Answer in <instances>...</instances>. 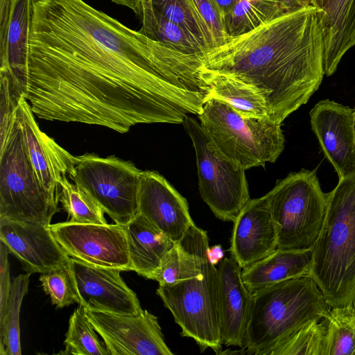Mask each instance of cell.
<instances>
[{"instance_id": "7", "label": "cell", "mask_w": 355, "mask_h": 355, "mask_svg": "<svg viewBox=\"0 0 355 355\" xmlns=\"http://www.w3.org/2000/svg\"><path fill=\"white\" fill-rule=\"evenodd\" d=\"M266 194L277 227V249L311 250L321 232L328 198L316 168L289 173Z\"/></svg>"}, {"instance_id": "29", "label": "cell", "mask_w": 355, "mask_h": 355, "mask_svg": "<svg viewBox=\"0 0 355 355\" xmlns=\"http://www.w3.org/2000/svg\"><path fill=\"white\" fill-rule=\"evenodd\" d=\"M96 331L89 320L85 307L81 304L74 310L69 320L65 334V349L60 352L76 355H110L104 341L96 335Z\"/></svg>"}, {"instance_id": "42", "label": "cell", "mask_w": 355, "mask_h": 355, "mask_svg": "<svg viewBox=\"0 0 355 355\" xmlns=\"http://www.w3.org/2000/svg\"><path fill=\"white\" fill-rule=\"evenodd\" d=\"M354 118H355V107L354 108Z\"/></svg>"}, {"instance_id": "39", "label": "cell", "mask_w": 355, "mask_h": 355, "mask_svg": "<svg viewBox=\"0 0 355 355\" xmlns=\"http://www.w3.org/2000/svg\"><path fill=\"white\" fill-rule=\"evenodd\" d=\"M149 0H112L114 3L130 8L139 17L143 6Z\"/></svg>"}, {"instance_id": "40", "label": "cell", "mask_w": 355, "mask_h": 355, "mask_svg": "<svg viewBox=\"0 0 355 355\" xmlns=\"http://www.w3.org/2000/svg\"><path fill=\"white\" fill-rule=\"evenodd\" d=\"M223 256L222 248L220 245H216L209 249V258L214 265L219 262Z\"/></svg>"}, {"instance_id": "14", "label": "cell", "mask_w": 355, "mask_h": 355, "mask_svg": "<svg viewBox=\"0 0 355 355\" xmlns=\"http://www.w3.org/2000/svg\"><path fill=\"white\" fill-rule=\"evenodd\" d=\"M137 212L174 243L195 224L186 198L156 171H141Z\"/></svg>"}, {"instance_id": "30", "label": "cell", "mask_w": 355, "mask_h": 355, "mask_svg": "<svg viewBox=\"0 0 355 355\" xmlns=\"http://www.w3.org/2000/svg\"><path fill=\"white\" fill-rule=\"evenodd\" d=\"M325 319L313 320L277 343L268 355H324Z\"/></svg>"}, {"instance_id": "24", "label": "cell", "mask_w": 355, "mask_h": 355, "mask_svg": "<svg viewBox=\"0 0 355 355\" xmlns=\"http://www.w3.org/2000/svg\"><path fill=\"white\" fill-rule=\"evenodd\" d=\"M209 88V96L231 105L245 118L269 119L267 103L257 88L231 77L201 71Z\"/></svg>"}, {"instance_id": "19", "label": "cell", "mask_w": 355, "mask_h": 355, "mask_svg": "<svg viewBox=\"0 0 355 355\" xmlns=\"http://www.w3.org/2000/svg\"><path fill=\"white\" fill-rule=\"evenodd\" d=\"M218 269L220 335L223 344L243 347L252 293L242 279V268L231 257H225Z\"/></svg>"}, {"instance_id": "37", "label": "cell", "mask_w": 355, "mask_h": 355, "mask_svg": "<svg viewBox=\"0 0 355 355\" xmlns=\"http://www.w3.org/2000/svg\"><path fill=\"white\" fill-rule=\"evenodd\" d=\"M286 13H291L311 6L315 7L314 0H277Z\"/></svg>"}, {"instance_id": "28", "label": "cell", "mask_w": 355, "mask_h": 355, "mask_svg": "<svg viewBox=\"0 0 355 355\" xmlns=\"http://www.w3.org/2000/svg\"><path fill=\"white\" fill-rule=\"evenodd\" d=\"M324 319V355H355V304L331 307Z\"/></svg>"}, {"instance_id": "41", "label": "cell", "mask_w": 355, "mask_h": 355, "mask_svg": "<svg viewBox=\"0 0 355 355\" xmlns=\"http://www.w3.org/2000/svg\"><path fill=\"white\" fill-rule=\"evenodd\" d=\"M329 0H314L315 7L322 10L328 3Z\"/></svg>"}, {"instance_id": "35", "label": "cell", "mask_w": 355, "mask_h": 355, "mask_svg": "<svg viewBox=\"0 0 355 355\" xmlns=\"http://www.w3.org/2000/svg\"><path fill=\"white\" fill-rule=\"evenodd\" d=\"M198 17L208 31L215 47L224 43L229 37L221 19L209 0H190Z\"/></svg>"}, {"instance_id": "38", "label": "cell", "mask_w": 355, "mask_h": 355, "mask_svg": "<svg viewBox=\"0 0 355 355\" xmlns=\"http://www.w3.org/2000/svg\"><path fill=\"white\" fill-rule=\"evenodd\" d=\"M214 8L218 13L221 21L222 18L227 15L238 3L239 0H209Z\"/></svg>"}, {"instance_id": "12", "label": "cell", "mask_w": 355, "mask_h": 355, "mask_svg": "<svg viewBox=\"0 0 355 355\" xmlns=\"http://www.w3.org/2000/svg\"><path fill=\"white\" fill-rule=\"evenodd\" d=\"M86 315L110 355H173L157 316L147 310L121 315L85 308Z\"/></svg>"}, {"instance_id": "4", "label": "cell", "mask_w": 355, "mask_h": 355, "mask_svg": "<svg viewBox=\"0 0 355 355\" xmlns=\"http://www.w3.org/2000/svg\"><path fill=\"white\" fill-rule=\"evenodd\" d=\"M309 275L279 282L252 293L245 346L248 354L268 355L280 340L331 309Z\"/></svg>"}, {"instance_id": "34", "label": "cell", "mask_w": 355, "mask_h": 355, "mask_svg": "<svg viewBox=\"0 0 355 355\" xmlns=\"http://www.w3.org/2000/svg\"><path fill=\"white\" fill-rule=\"evenodd\" d=\"M0 144H1L6 139L14 123L17 108L24 95L8 71L0 70Z\"/></svg>"}, {"instance_id": "36", "label": "cell", "mask_w": 355, "mask_h": 355, "mask_svg": "<svg viewBox=\"0 0 355 355\" xmlns=\"http://www.w3.org/2000/svg\"><path fill=\"white\" fill-rule=\"evenodd\" d=\"M0 307L3 306L9 296L12 281L10 275V266L8 260L9 252L6 245L0 244Z\"/></svg>"}, {"instance_id": "10", "label": "cell", "mask_w": 355, "mask_h": 355, "mask_svg": "<svg viewBox=\"0 0 355 355\" xmlns=\"http://www.w3.org/2000/svg\"><path fill=\"white\" fill-rule=\"evenodd\" d=\"M141 171L113 155L85 153L76 157L69 177L115 223L123 225L137 213Z\"/></svg>"}, {"instance_id": "5", "label": "cell", "mask_w": 355, "mask_h": 355, "mask_svg": "<svg viewBox=\"0 0 355 355\" xmlns=\"http://www.w3.org/2000/svg\"><path fill=\"white\" fill-rule=\"evenodd\" d=\"M187 232L197 253L200 269L190 278L159 286L157 294L180 327L181 336L195 340L204 352L221 350L218 269L209 258L206 231L192 225Z\"/></svg>"}, {"instance_id": "2", "label": "cell", "mask_w": 355, "mask_h": 355, "mask_svg": "<svg viewBox=\"0 0 355 355\" xmlns=\"http://www.w3.org/2000/svg\"><path fill=\"white\" fill-rule=\"evenodd\" d=\"M322 17V10L311 6L230 37L201 53V71L257 88L269 119L282 124L309 101L325 75Z\"/></svg>"}, {"instance_id": "16", "label": "cell", "mask_w": 355, "mask_h": 355, "mask_svg": "<svg viewBox=\"0 0 355 355\" xmlns=\"http://www.w3.org/2000/svg\"><path fill=\"white\" fill-rule=\"evenodd\" d=\"M71 261L80 304L89 309L121 315H137L142 311L137 295L121 277V270L92 266L73 259Z\"/></svg>"}, {"instance_id": "20", "label": "cell", "mask_w": 355, "mask_h": 355, "mask_svg": "<svg viewBox=\"0 0 355 355\" xmlns=\"http://www.w3.org/2000/svg\"><path fill=\"white\" fill-rule=\"evenodd\" d=\"M322 24L324 74L330 76L345 53L355 46V0H329L322 10Z\"/></svg>"}, {"instance_id": "23", "label": "cell", "mask_w": 355, "mask_h": 355, "mask_svg": "<svg viewBox=\"0 0 355 355\" xmlns=\"http://www.w3.org/2000/svg\"><path fill=\"white\" fill-rule=\"evenodd\" d=\"M311 259V250L277 249L250 267L242 269V279L252 293L279 282L309 275Z\"/></svg>"}, {"instance_id": "21", "label": "cell", "mask_w": 355, "mask_h": 355, "mask_svg": "<svg viewBox=\"0 0 355 355\" xmlns=\"http://www.w3.org/2000/svg\"><path fill=\"white\" fill-rule=\"evenodd\" d=\"M123 226L132 271L151 279L162 258L175 243L138 212Z\"/></svg>"}, {"instance_id": "9", "label": "cell", "mask_w": 355, "mask_h": 355, "mask_svg": "<svg viewBox=\"0 0 355 355\" xmlns=\"http://www.w3.org/2000/svg\"><path fill=\"white\" fill-rule=\"evenodd\" d=\"M182 124L195 150L202 199L218 218L234 222L250 200L245 170L223 155L191 115Z\"/></svg>"}, {"instance_id": "22", "label": "cell", "mask_w": 355, "mask_h": 355, "mask_svg": "<svg viewBox=\"0 0 355 355\" xmlns=\"http://www.w3.org/2000/svg\"><path fill=\"white\" fill-rule=\"evenodd\" d=\"M33 0H12L6 31L0 35V70L8 71L17 86L26 73Z\"/></svg>"}, {"instance_id": "31", "label": "cell", "mask_w": 355, "mask_h": 355, "mask_svg": "<svg viewBox=\"0 0 355 355\" xmlns=\"http://www.w3.org/2000/svg\"><path fill=\"white\" fill-rule=\"evenodd\" d=\"M60 202L73 223L107 224L103 209L83 190L64 177L60 182Z\"/></svg>"}, {"instance_id": "1", "label": "cell", "mask_w": 355, "mask_h": 355, "mask_svg": "<svg viewBox=\"0 0 355 355\" xmlns=\"http://www.w3.org/2000/svg\"><path fill=\"white\" fill-rule=\"evenodd\" d=\"M198 53L150 39L83 0H33L25 76L33 114L125 133L141 123H182L207 89Z\"/></svg>"}, {"instance_id": "17", "label": "cell", "mask_w": 355, "mask_h": 355, "mask_svg": "<svg viewBox=\"0 0 355 355\" xmlns=\"http://www.w3.org/2000/svg\"><path fill=\"white\" fill-rule=\"evenodd\" d=\"M230 252L246 268L277 249V231L267 194L250 199L233 222Z\"/></svg>"}, {"instance_id": "18", "label": "cell", "mask_w": 355, "mask_h": 355, "mask_svg": "<svg viewBox=\"0 0 355 355\" xmlns=\"http://www.w3.org/2000/svg\"><path fill=\"white\" fill-rule=\"evenodd\" d=\"M15 115L38 179L46 189L60 194V182L70 175L76 157L40 129L35 120V114L24 96L20 99Z\"/></svg>"}, {"instance_id": "26", "label": "cell", "mask_w": 355, "mask_h": 355, "mask_svg": "<svg viewBox=\"0 0 355 355\" xmlns=\"http://www.w3.org/2000/svg\"><path fill=\"white\" fill-rule=\"evenodd\" d=\"M31 274H20L12 280L9 296L0 307V354L21 355L19 312L28 291Z\"/></svg>"}, {"instance_id": "25", "label": "cell", "mask_w": 355, "mask_h": 355, "mask_svg": "<svg viewBox=\"0 0 355 355\" xmlns=\"http://www.w3.org/2000/svg\"><path fill=\"white\" fill-rule=\"evenodd\" d=\"M139 17L140 31L152 40L186 53L200 54L206 50L189 32L154 9L151 3L143 8Z\"/></svg>"}, {"instance_id": "33", "label": "cell", "mask_w": 355, "mask_h": 355, "mask_svg": "<svg viewBox=\"0 0 355 355\" xmlns=\"http://www.w3.org/2000/svg\"><path fill=\"white\" fill-rule=\"evenodd\" d=\"M43 291L50 297L53 304L61 309L80 304L71 259L46 272L40 278Z\"/></svg>"}, {"instance_id": "32", "label": "cell", "mask_w": 355, "mask_h": 355, "mask_svg": "<svg viewBox=\"0 0 355 355\" xmlns=\"http://www.w3.org/2000/svg\"><path fill=\"white\" fill-rule=\"evenodd\" d=\"M154 9L193 35L206 49L213 46L211 37L190 0H150Z\"/></svg>"}, {"instance_id": "6", "label": "cell", "mask_w": 355, "mask_h": 355, "mask_svg": "<svg viewBox=\"0 0 355 355\" xmlns=\"http://www.w3.org/2000/svg\"><path fill=\"white\" fill-rule=\"evenodd\" d=\"M198 117L221 153L245 170L275 162L284 148L282 124L243 117L216 97L207 96Z\"/></svg>"}, {"instance_id": "13", "label": "cell", "mask_w": 355, "mask_h": 355, "mask_svg": "<svg viewBox=\"0 0 355 355\" xmlns=\"http://www.w3.org/2000/svg\"><path fill=\"white\" fill-rule=\"evenodd\" d=\"M309 115L312 130L338 178L355 173L354 110L324 99Z\"/></svg>"}, {"instance_id": "15", "label": "cell", "mask_w": 355, "mask_h": 355, "mask_svg": "<svg viewBox=\"0 0 355 355\" xmlns=\"http://www.w3.org/2000/svg\"><path fill=\"white\" fill-rule=\"evenodd\" d=\"M49 225L0 218V241L31 274L46 272L70 260Z\"/></svg>"}, {"instance_id": "27", "label": "cell", "mask_w": 355, "mask_h": 355, "mask_svg": "<svg viewBox=\"0 0 355 355\" xmlns=\"http://www.w3.org/2000/svg\"><path fill=\"white\" fill-rule=\"evenodd\" d=\"M286 13L277 0H239L222 18L225 31L234 37L252 31L261 24Z\"/></svg>"}, {"instance_id": "8", "label": "cell", "mask_w": 355, "mask_h": 355, "mask_svg": "<svg viewBox=\"0 0 355 355\" xmlns=\"http://www.w3.org/2000/svg\"><path fill=\"white\" fill-rule=\"evenodd\" d=\"M60 194L41 183L16 119L0 144V218L51 225L60 211Z\"/></svg>"}, {"instance_id": "11", "label": "cell", "mask_w": 355, "mask_h": 355, "mask_svg": "<svg viewBox=\"0 0 355 355\" xmlns=\"http://www.w3.org/2000/svg\"><path fill=\"white\" fill-rule=\"evenodd\" d=\"M49 230L71 259L96 267L132 270L124 226L119 224H51Z\"/></svg>"}, {"instance_id": "3", "label": "cell", "mask_w": 355, "mask_h": 355, "mask_svg": "<svg viewBox=\"0 0 355 355\" xmlns=\"http://www.w3.org/2000/svg\"><path fill=\"white\" fill-rule=\"evenodd\" d=\"M309 276L331 307L355 304V173L328 193L321 232L312 247Z\"/></svg>"}]
</instances>
